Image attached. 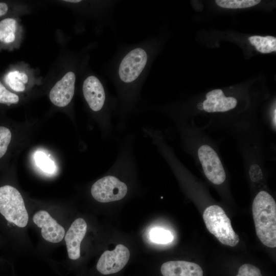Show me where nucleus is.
Segmentation results:
<instances>
[{"label": "nucleus", "mask_w": 276, "mask_h": 276, "mask_svg": "<svg viewBox=\"0 0 276 276\" xmlns=\"http://www.w3.org/2000/svg\"><path fill=\"white\" fill-rule=\"evenodd\" d=\"M157 47L156 39L151 37L139 43L121 46L108 63V76L116 91L114 117L117 131L125 130L129 118L137 109Z\"/></svg>", "instance_id": "1"}, {"label": "nucleus", "mask_w": 276, "mask_h": 276, "mask_svg": "<svg viewBox=\"0 0 276 276\" xmlns=\"http://www.w3.org/2000/svg\"><path fill=\"white\" fill-rule=\"evenodd\" d=\"M82 90L88 107L98 115L103 138L111 139L114 130L112 119L117 107L116 97L111 95L105 85L94 75L88 76L84 79Z\"/></svg>", "instance_id": "2"}, {"label": "nucleus", "mask_w": 276, "mask_h": 276, "mask_svg": "<svg viewBox=\"0 0 276 276\" xmlns=\"http://www.w3.org/2000/svg\"><path fill=\"white\" fill-rule=\"evenodd\" d=\"M252 215L256 234L265 246H276V203L267 192L260 191L252 203Z\"/></svg>", "instance_id": "3"}, {"label": "nucleus", "mask_w": 276, "mask_h": 276, "mask_svg": "<svg viewBox=\"0 0 276 276\" xmlns=\"http://www.w3.org/2000/svg\"><path fill=\"white\" fill-rule=\"evenodd\" d=\"M203 218L208 230L223 244L235 246L239 238L234 232L231 220L224 211L216 205L208 207L204 211Z\"/></svg>", "instance_id": "4"}, {"label": "nucleus", "mask_w": 276, "mask_h": 276, "mask_svg": "<svg viewBox=\"0 0 276 276\" xmlns=\"http://www.w3.org/2000/svg\"><path fill=\"white\" fill-rule=\"evenodd\" d=\"M0 213L5 219L19 227H25L29 216L20 192L14 187H0Z\"/></svg>", "instance_id": "5"}, {"label": "nucleus", "mask_w": 276, "mask_h": 276, "mask_svg": "<svg viewBox=\"0 0 276 276\" xmlns=\"http://www.w3.org/2000/svg\"><path fill=\"white\" fill-rule=\"evenodd\" d=\"M198 156L207 178L214 184L222 183L225 173L216 151L210 146L202 145L198 150Z\"/></svg>", "instance_id": "6"}, {"label": "nucleus", "mask_w": 276, "mask_h": 276, "mask_svg": "<svg viewBox=\"0 0 276 276\" xmlns=\"http://www.w3.org/2000/svg\"><path fill=\"white\" fill-rule=\"evenodd\" d=\"M129 257L128 248L118 244L113 250H106L102 254L98 261L97 269L105 275L117 273L124 267Z\"/></svg>", "instance_id": "7"}, {"label": "nucleus", "mask_w": 276, "mask_h": 276, "mask_svg": "<svg viewBox=\"0 0 276 276\" xmlns=\"http://www.w3.org/2000/svg\"><path fill=\"white\" fill-rule=\"evenodd\" d=\"M76 75L68 72L51 89L49 97L55 105L63 107L71 102L75 89Z\"/></svg>", "instance_id": "8"}, {"label": "nucleus", "mask_w": 276, "mask_h": 276, "mask_svg": "<svg viewBox=\"0 0 276 276\" xmlns=\"http://www.w3.org/2000/svg\"><path fill=\"white\" fill-rule=\"evenodd\" d=\"M33 220L38 227L41 228V235L48 242L58 243L65 236L64 228L45 211L40 210L36 212L33 216Z\"/></svg>", "instance_id": "9"}, {"label": "nucleus", "mask_w": 276, "mask_h": 276, "mask_svg": "<svg viewBox=\"0 0 276 276\" xmlns=\"http://www.w3.org/2000/svg\"><path fill=\"white\" fill-rule=\"evenodd\" d=\"M87 224L81 218L76 219L64 236L68 256L72 260L80 257V244L86 232Z\"/></svg>", "instance_id": "10"}, {"label": "nucleus", "mask_w": 276, "mask_h": 276, "mask_svg": "<svg viewBox=\"0 0 276 276\" xmlns=\"http://www.w3.org/2000/svg\"><path fill=\"white\" fill-rule=\"evenodd\" d=\"M237 100L234 97H226L221 89H217L209 91L206 95V100L202 103V109L208 112H225L234 108Z\"/></svg>", "instance_id": "11"}, {"label": "nucleus", "mask_w": 276, "mask_h": 276, "mask_svg": "<svg viewBox=\"0 0 276 276\" xmlns=\"http://www.w3.org/2000/svg\"><path fill=\"white\" fill-rule=\"evenodd\" d=\"M163 276H203V271L198 264L185 261H168L161 266Z\"/></svg>", "instance_id": "12"}, {"label": "nucleus", "mask_w": 276, "mask_h": 276, "mask_svg": "<svg viewBox=\"0 0 276 276\" xmlns=\"http://www.w3.org/2000/svg\"><path fill=\"white\" fill-rule=\"evenodd\" d=\"M248 39L258 51L262 53H269L276 51V38L273 36L255 35L250 36Z\"/></svg>", "instance_id": "13"}, {"label": "nucleus", "mask_w": 276, "mask_h": 276, "mask_svg": "<svg viewBox=\"0 0 276 276\" xmlns=\"http://www.w3.org/2000/svg\"><path fill=\"white\" fill-rule=\"evenodd\" d=\"M6 84L15 91H23L25 89V84L28 81V77L25 73L15 71L9 72L4 77Z\"/></svg>", "instance_id": "14"}, {"label": "nucleus", "mask_w": 276, "mask_h": 276, "mask_svg": "<svg viewBox=\"0 0 276 276\" xmlns=\"http://www.w3.org/2000/svg\"><path fill=\"white\" fill-rule=\"evenodd\" d=\"M16 21L13 18H6L0 21V41L9 43L15 38Z\"/></svg>", "instance_id": "15"}, {"label": "nucleus", "mask_w": 276, "mask_h": 276, "mask_svg": "<svg viewBox=\"0 0 276 276\" xmlns=\"http://www.w3.org/2000/svg\"><path fill=\"white\" fill-rule=\"evenodd\" d=\"M260 0H216L220 7L225 8L238 9L248 8L258 4Z\"/></svg>", "instance_id": "16"}, {"label": "nucleus", "mask_w": 276, "mask_h": 276, "mask_svg": "<svg viewBox=\"0 0 276 276\" xmlns=\"http://www.w3.org/2000/svg\"><path fill=\"white\" fill-rule=\"evenodd\" d=\"M35 160L38 167L44 172L51 174L55 170L54 162L42 152L35 153Z\"/></svg>", "instance_id": "17"}, {"label": "nucleus", "mask_w": 276, "mask_h": 276, "mask_svg": "<svg viewBox=\"0 0 276 276\" xmlns=\"http://www.w3.org/2000/svg\"><path fill=\"white\" fill-rule=\"evenodd\" d=\"M151 240L157 243L166 244L173 240V236L171 232L160 228H153L150 232Z\"/></svg>", "instance_id": "18"}, {"label": "nucleus", "mask_w": 276, "mask_h": 276, "mask_svg": "<svg viewBox=\"0 0 276 276\" xmlns=\"http://www.w3.org/2000/svg\"><path fill=\"white\" fill-rule=\"evenodd\" d=\"M11 132L7 127L0 126V158L6 153L11 140Z\"/></svg>", "instance_id": "19"}, {"label": "nucleus", "mask_w": 276, "mask_h": 276, "mask_svg": "<svg viewBox=\"0 0 276 276\" xmlns=\"http://www.w3.org/2000/svg\"><path fill=\"white\" fill-rule=\"evenodd\" d=\"M18 101V96L7 90L0 81V103L16 104Z\"/></svg>", "instance_id": "20"}, {"label": "nucleus", "mask_w": 276, "mask_h": 276, "mask_svg": "<svg viewBox=\"0 0 276 276\" xmlns=\"http://www.w3.org/2000/svg\"><path fill=\"white\" fill-rule=\"evenodd\" d=\"M236 276H262L260 269L256 266L250 264L242 265L239 269Z\"/></svg>", "instance_id": "21"}, {"label": "nucleus", "mask_w": 276, "mask_h": 276, "mask_svg": "<svg viewBox=\"0 0 276 276\" xmlns=\"http://www.w3.org/2000/svg\"><path fill=\"white\" fill-rule=\"evenodd\" d=\"M249 173L250 179L254 182H257L262 178V170L257 164L252 165L250 167Z\"/></svg>", "instance_id": "22"}, {"label": "nucleus", "mask_w": 276, "mask_h": 276, "mask_svg": "<svg viewBox=\"0 0 276 276\" xmlns=\"http://www.w3.org/2000/svg\"><path fill=\"white\" fill-rule=\"evenodd\" d=\"M8 9V7L6 3L0 2V17L5 14Z\"/></svg>", "instance_id": "23"}, {"label": "nucleus", "mask_w": 276, "mask_h": 276, "mask_svg": "<svg viewBox=\"0 0 276 276\" xmlns=\"http://www.w3.org/2000/svg\"><path fill=\"white\" fill-rule=\"evenodd\" d=\"M272 121H273V124L274 125V127H275V125H276V111H275V109H274V110L273 111Z\"/></svg>", "instance_id": "24"}, {"label": "nucleus", "mask_w": 276, "mask_h": 276, "mask_svg": "<svg viewBox=\"0 0 276 276\" xmlns=\"http://www.w3.org/2000/svg\"><path fill=\"white\" fill-rule=\"evenodd\" d=\"M64 1L69 3H77L80 2V0H66Z\"/></svg>", "instance_id": "25"}]
</instances>
